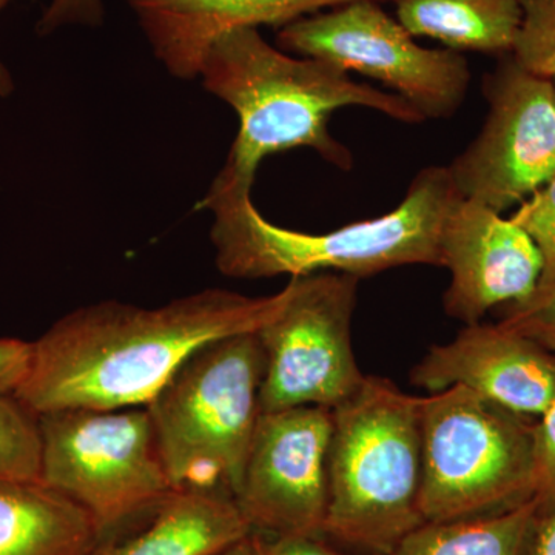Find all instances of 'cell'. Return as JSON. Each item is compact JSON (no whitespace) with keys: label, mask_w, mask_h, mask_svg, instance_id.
Returning <instances> with one entry per match:
<instances>
[{"label":"cell","mask_w":555,"mask_h":555,"mask_svg":"<svg viewBox=\"0 0 555 555\" xmlns=\"http://www.w3.org/2000/svg\"><path fill=\"white\" fill-rule=\"evenodd\" d=\"M286 299V287L255 298L206 288L159 308L108 299L73 310L33 343L14 396L38 415L147 406L196 350L257 332Z\"/></svg>","instance_id":"cell-1"},{"label":"cell","mask_w":555,"mask_h":555,"mask_svg":"<svg viewBox=\"0 0 555 555\" xmlns=\"http://www.w3.org/2000/svg\"><path fill=\"white\" fill-rule=\"evenodd\" d=\"M199 78L240 118L238 137L215 189L251 190L262 160L299 147L349 170L352 155L327 127L332 113L349 105L377 109L400 122L426 120L403 98L358 83L338 65L275 49L258 28H238L215 40Z\"/></svg>","instance_id":"cell-2"},{"label":"cell","mask_w":555,"mask_h":555,"mask_svg":"<svg viewBox=\"0 0 555 555\" xmlns=\"http://www.w3.org/2000/svg\"><path fill=\"white\" fill-rule=\"evenodd\" d=\"M456 196L448 167H427L390 214L327 233L278 228L259 214L250 190L210 188L199 207L214 214L210 240L222 275L255 280L335 270L361 280L401 266L441 268V228Z\"/></svg>","instance_id":"cell-3"},{"label":"cell","mask_w":555,"mask_h":555,"mask_svg":"<svg viewBox=\"0 0 555 555\" xmlns=\"http://www.w3.org/2000/svg\"><path fill=\"white\" fill-rule=\"evenodd\" d=\"M327 469L324 534L369 553H392L425 524L422 397L366 375L349 400L332 409Z\"/></svg>","instance_id":"cell-4"},{"label":"cell","mask_w":555,"mask_h":555,"mask_svg":"<svg viewBox=\"0 0 555 555\" xmlns=\"http://www.w3.org/2000/svg\"><path fill=\"white\" fill-rule=\"evenodd\" d=\"M264 352L255 332L201 347L147 404L171 488L235 499L261 404Z\"/></svg>","instance_id":"cell-5"},{"label":"cell","mask_w":555,"mask_h":555,"mask_svg":"<svg viewBox=\"0 0 555 555\" xmlns=\"http://www.w3.org/2000/svg\"><path fill=\"white\" fill-rule=\"evenodd\" d=\"M532 427L463 386L422 397L425 521L494 516L532 500Z\"/></svg>","instance_id":"cell-6"},{"label":"cell","mask_w":555,"mask_h":555,"mask_svg":"<svg viewBox=\"0 0 555 555\" xmlns=\"http://www.w3.org/2000/svg\"><path fill=\"white\" fill-rule=\"evenodd\" d=\"M39 481L82 506L100 535L170 492L147 406L39 415Z\"/></svg>","instance_id":"cell-7"},{"label":"cell","mask_w":555,"mask_h":555,"mask_svg":"<svg viewBox=\"0 0 555 555\" xmlns=\"http://www.w3.org/2000/svg\"><path fill=\"white\" fill-rule=\"evenodd\" d=\"M360 278L320 272L292 276L287 299L255 334L264 352L261 412L299 406L338 408L366 375L352 349Z\"/></svg>","instance_id":"cell-8"},{"label":"cell","mask_w":555,"mask_h":555,"mask_svg":"<svg viewBox=\"0 0 555 555\" xmlns=\"http://www.w3.org/2000/svg\"><path fill=\"white\" fill-rule=\"evenodd\" d=\"M281 50L371 76L423 118H449L465 101L469 64L459 51L423 49L377 0H352L280 28Z\"/></svg>","instance_id":"cell-9"},{"label":"cell","mask_w":555,"mask_h":555,"mask_svg":"<svg viewBox=\"0 0 555 555\" xmlns=\"http://www.w3.org/2000/svg\"><path fill=\"white\" fill-rule=\"evenodd\" d=\"M485 94L483 129L448 170L460 196L502 214L555 178V83L507 54Z\"/></svg>","instance_id":"cell-10"},{"label":"cell","mask_w":555,"mask_h":555,"mask_svg":"<svg viewBox=\"0 0 555 555\" xmlns=\"http://www.w3.org/2000/svg\"><path fill=\"white\" fill-rule=\"evenodd\" d=\"M331 437V409L261 412L235 494L251 531L324 534Z\"/></svg>","instance_id":"cell-11"},{"label":"cell","mask_w":555,"mask_h":555,"mask_svg":"<svg viewBox=\"0 0 555 555\" xmlns=\"http://www.w3.org/2000/svg\"><path fill=\"white\" fill-rule=\"evenodd\" d=\"M440 251L441 268L451 272L444 312L466 326L531 297L542 275V255L524 229L460 195L444 218Z\"/></svg>","instance_id":"cell-12"},{"label":"cell","mask_w":555,"mask_h":555,"mask_svg":"<svg viewBox=\"0 0 555 555\" xmlns=\"http://www.w3.org/2000/svg\"><path fill=\"white\" fill-rule=\"evenodd\" d=\"M412 383L430 392L463 386L526 418H539L555 397V357L502 324H469L433 346Z\"/></svg>","instance_id":"cell-13"},{"label":"cell","mask_w":555,"mask_h":555,"mask_svg":"<svg viewBox=\"0 0 555 555\" xmlns=\"http://www.w3.org/2000/svg\"><path fill=\"white\" fill-rule=\"evenodd\" d=\"M352 0H127L156 60L178 79L199 78L211 43L225 33L291 22Z\"/></svg>","instance_id":"cell-14"},{"label":"cell","mask_w":555,"mask_h":555,"mask_svg":"<svg viewBox=\"0 0 555 555\" xmlns=\"http://www.w3.org/2000/svg\"><path fill=\"white\" fill-rule=\"evenodd\" d=\"M251 532L228 492L171 489L101 534L89 555H211Z\"/></svg>","instance_id":"cell-15"},{"label":"cell","mask_w":555,"mask_h":555,"mask_svg":"<svg viewBox=\"0 0 555 555\" xmlns=\"http://www.w3.org/2000/svg\"><path fill=\"white\" fill-rule=\"evenodd\" d=\"M93 517L40 481H0V555H89Z\"/></svg>","instance_id":"cell-16"},{"label":"cell","mask_w":555,"mask_h":555,"mask_svg":"<svg viewBox=\"0 0 555 555\" xmlns=\"http://www.w3.org/2000/svg\"><path fill=\"white\" fill-rule=\"evenodd\" d=\"M397 21L412 36L440 40L454 51L513 54L521 0H393Z\"/></svg>","instance_id":"cell-17"},{"label":"cell","mask_w":555,"mask_h":555,"mask_svg":"<svg viewBox=\"0 0 555 555\" xmlns=\"http://www.w3.org/2000/svg\"><path fill=\"white\" fill-rule=\"evenodd\" d=\"M537 517L532 499L494 516L425 521L389 555H526Z\"/></svg>","instance_id":"cell-18"},{"label":"cell","mask_w":555,"mask_h":555,"mask_svg":"<svg viewBox=\"0 0 555 555\" xmlns=\"http://www.w3.org/2000/svg\"><path fill=\"white\" fill-rule=\"evenodd\" d=\"M39 415L16 396H0V481H39Z\"/></svg>","instance_id":"cell-19"},{"label":"cell","mask_w":555,"mask_h":555,"mask_svg":"<svg viewBox=\"0 0 555 555\" xmlns=\"http://www.w3.org/2000/svg\"><path fill=\"white\" fill-rule=\"evenodd\" d=\"M521 9L513 57L526 72L555 79V0H521Z\"/></svg>","instance_id":"cell-20"},{"label":"cell","mask_w":555,"mask_h":555,"mask_svg":"<svg viewBox=\"0 0 555 555\" xmlns=\"http://www.w3.org/2000/svg\"><path fill=\"white\" fill-rule=\"evenodd\" d=\"M514 224L524 229L534 241L542 255V275L535 292L554 291L555 288V178L542 189L532 193L511 218Z\"/></svg>","instance_id":"cell-21"},{"label":"cell","mask_w":555,"mask_h":555,"mask_svg":"<svg viewBox=\"0 0 555 555\" xmlns=\"http://www.w3.org/2000/svg\"><path fill=\"white\" fill-rule=\"evenodd\" d=\"M502 308L503 315L499 324L531 338L555 357V288L534 292L525 301Z\"/></svg>","instance_id":"cell-22"},{"label":"cell","mask_w":555,"mask_h":555,"mask_svg":"<svg viewBox=\"0 0 555 555\" xmlns=\"http://www.w3.org/2000/svg\"><path fill=\"white\" fill-rule=\"evenodd\" d=\"M534 496L539 517L555 511V397L532 427Z\"/></svg>","instance_id":"cell-23"},{"label":"cell","mask_w":555,"mask_h":555,"mask_svg":"<svg viewBox=\"0 0 555 555\" xmlns=\"http://www.w3.org/2000/svg\"><path fill=\"white\" fill-rule=\"evenodd\" d=\"M104 17V0H50L36 24V33L46 38L73 25L100 27Z\"/></svg>","instance_id":"cell-24"},{"label":"cell","mask_w":555,"mask_h":555,"mask_svg":"<svg viewBox=\"0 0 555 555\" xmlns=\"http://www.w3.org/2000/svg\"><path fill=\"white\" fill-rule=\"evenodd\" d=\"M33 343L0 338V396H14L30 371Z\"/></svg>","instance_id":"cell-25"},{"label":"cell","mask_w":555,"mask_h":555,"mask_svg":"<svg viewBox=\"0 0 555 555\" xmlns=\"http://www.w3.org/2000/svg\"><path fill=\"white\" fill-rule=\"evenodd\" d=\"M261 535L269 555H339L321 542L320 537Z\"/></svg>","instance_id":"cell-26"},{"label":"cell","mask_w":555,"mask_h":555,"mask_svg":"<svg viewBox=\"0 0 555 555\" xmlns=\"http://www.w3.org/2000/svg\"><path fill=\"white\" fill-rule=\"evenodd\" d=\"M526 555H555V511L546 516L537 517Z\"/></svg>","instance_id":"cell-27"},{"label":"cell","mask_w":555,"mask_h":555,"mask_svg":"<svg viewBox=\"0 0 555 555\" xmlns=\"http://www.w3.org/2000/svg\"><path fill=\"white\" fill-rule=\"evenodd\" d=\"M211 555H269L266 551L264 540L258 532H251L238 542L232 543V545L224 547V550L218 551V553Z\"/></svg>","instance_id":"cell-28"},{"label":"cell","mask_w":555,"mask_h":555,"mask_svg":"<svg viewBox=\"0 0 555 555\" xmlns=\"http://www.w3.org/2000/svg\"><path fill=\"white\" fill-rule=\"evenodd\" d=\"M16 2V0H0V11L7 9V7L11 5V3ZM14 91V80L13 76H11L10 69L3 65V62L0 61V98H9L11 93Z\"/></svg>","instance_id":"cell-29"},{"label":"cell","mask_w":555,"mask_h":555,"mask_svg":"<svg viewBox=\"0 0 555 555\" xmlns=\"http://www.w3.org/2000/svg\"><path fill=\"white\" fill-rule=\"evenodd\" d=\"M553 80H554V83H555V79H553Z\"/></svg>","instance_id":"cell-30"},{"label":"cell","mask_w":555,"mask_h":555,"mask_svg":"<svg viewBox=\"0 0 555 555\" xmlns=\"http://www.w3.org/2000/svg\"><path fill=\"white\" fill-rule=\"evenodd\" d=\"M377 2H379V0H377Z\"/></svg>","instance_id":"cell-31"}]
</instances>
